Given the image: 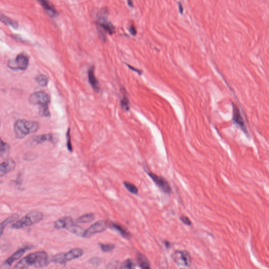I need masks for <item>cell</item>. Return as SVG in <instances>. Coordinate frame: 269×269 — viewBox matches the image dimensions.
Masks as SVG:
<instances>
[{
  "mask_svg": "<svg viewBox=\"0 0 269 269\" xmlns=\"http://www.w3.org/2000/svg\"><path fill=\"white\" fill-rule=\"evenodd\" d=\"M48 264V255L45 251H37L26 255L14 266V269H27L34 267L42 268Z\"/></svg>",
  "mask_w": 269,
  "mask_h": 269,
  "instance_id": "1",
  "label": "cell"
},
{
  "mask_svg": "<svg viewBox=\"0 0 269 269\" xmlns=\"http://www.w3.org/2000/svg\"><path fill=\"white\" fill-rule=\"evenodd\" d=\"M29 102L32 105L40 106L39 114L41 117H48L50 116V112L48 109L50 97L45 91H36L32 94L29 96Z\"/></svg>",
  "mask_w": 269,
  "mask_h": 269,
  "instance_id": "2",
  "label": "cell"
},
{
  "mask_svg": "<svg viewBox=\"0 0 269 269\" xmlns=\"http://www.w3.org/2000/svg\"><path fill=\"white\" fill-rule=\"evenodd\" d=\"M39 129V124L34 121L20 119L16 121L14 126V134L18 139H22Z\"/></svg>",
  "mask_w": 269,
  "mask_h": 269,
  "instance_id": "3",
  "label": "cell"
},
{
  "mask_svg": "<svg viewBox=\"0 0 269 269\" xmlns=\"http://www.w3.org/2000/svg\"><path fill=\"white\" fill-rule=\"evenodd\" d=\"M43 214L38 211H32L12 224L11 228L13 229H20L33 226L40 223L43 219Z\"/></svg>",
  "mask_w": 269,
  "mask_h": 269,
  "instance_id": "4",
  "label": "cell"
},
{
  "mask_svg": "<svg viewBox=\"0 0 269 269\" xmlns=\"http://www.w3.org/2000/svg\"><path fill=\"white\" fill-rule=\"evenodd\" d=\"M84 251L81 248H74L66 253H60L54 255L51 262L56 264H64L68 261L78 259L84 254Z\"/></svg>",
  "mask_w": 269,
  "mask_h": 269,
  "instance_id": "5",
  "label": "cell"
},
{
  "mask_svg": "<svg viewBox=\"0 0 269 269\" xmlns=\"http://www.w3.org/2000/svg\"><path fill=\"white\" fill-rule=\"evenodd\" d=\"M108 12L107 9H102L100 10L97 14V21L101 30L100 33L101 38H103V31L107 32L110 34H112L115 32V28L111 22H109L108 19Z\"/></svg>",
  "mask_w": 269,
  "mask_h": 269,
  "instance_id": "6",
  "label": "cell"
},
{
  "mask_svg": "<svg viewBox=\"0 0 269 269\" xmlns=\"http://www.w3.org/2000/svg\"><path fill=\"white\" fill-rule=\"evenodd\" d=\"M172 258L177 265L182 267H190L192 258L189 252L184 250L176 251L172 255Z\"/></svg>",
  "mask_w": 269,
  "mask_h": 269,
  "instance_id": "7",
  "label": "cell"
},
{
  "mask_svg": "<svg viewBox=\"0 0 269 269\" xmlns=\"http://www.w3.org/2000/svg\"><path fill=\"white\" fill-rule=\"evenodd\" d=\"M29 63V60L25 54H19L15 59L9 60L7 66L12 70L24 71L27 68Z\"/></svg>",
  "mask_w": 269,
  "mask_h": 269,
  "instance_id": "8",
  "label": "cell"
},
{
  "mask_svg": "<svg viewBox=\"0 0 269 269\" xmlns=\"http://www.w3.org/2000/svg\"><path fill=\"white\" fill-rule=\"evenodd\" d=\"M108 224L104 220H99L91 224L90 227L85 230L83 238H89L97 233H101L105 231Z\"/></svg>",
  "mask_w": 269,
  "mask_h": 269,
  "instance_id": "9",
  "label": "cell"
},
{
  "mask_svg": "<svg viewBox=\"0 0 269 269\" xmlns=\"http://www.w3.org/2000/svg\"><path fill=\"white\" fill-rule=\"evenodd\" d=\"M150 178L152 180L157 187L164 193L166 194H170L172 192V189L169 183L162 177L158 176L154 173L149 172L148 173Z\"/></svg>",
  "mask_w": 269,
  "mask_h": 269,
  "instance_id": "10",
  "label": "cell"
},
{
  "mask_svg": "<svg viewBox=\"0 0 269 269\" xmlns=\"http://www.w3.org/2000/svg\"><path fill=\"white\" fill-rule=\"evenodd\" d=\"M232 107H233L232 120L233 123L240 128L242 131H243L247 136H249L248 131L247 130V127L245 126L243 117L240 112V109L235 103H232Z\"/></svg>",
  "mask_w": 269,
  "mask_h": 269,
  "instance_id": "11",
  "label": "cell"
},
{
  "mask_svg": "<svg viewBox=\"0 0 269 269\" xmlns=\"http://www.w3.org/2000/svg\"><path fill=\"white\" fill-rule=\"evenodd\" d=\"M31 249V247L30 246H25L23 248L20 249L19 250H17L15 252H14L12 255H11L9 258H7L3 262L2 266H3L4 267H10L13 263L18 260L20 258H21V257H22L23 255L25 254V252Z\"/></svg>",
  "mask_w": 269,
  "mask_h": 269,
  "instance_id": "12",
  "label": "cell"
},
{
  "mask_svg": "<svg viewBox=\"0 0 269 269\" xmlns=\"http://www.w3.org/2000/svg\"><path fill=\"white\" fill-rule=\"evenodd\" d=\"M16 164L15 161L11 158L7 159V160L2 162L0 165V176L3 177L6 176L15 168Z\"/></svg>",
  "mask_w": 269,
  "mask_h": 269,
  "instance_id": "13",
  "label": "cell"
},
{
  "mask_svg": "<svg viewBox=\"0 0 269 269\" xmlns=\"http://www.w3.org/2000/svg\"><path fill=\"white\" fill-rule=\"evenodd\" d=\"M74 224L72 218L71 217H64L57 220L54 223V228L56 229H69Z\"/></svg>",
  "mask_w": 269,
  "mask_h": 269,
  "instance_id": "14",
  "label": "cell"
},
{
  "mask_svg": "<svg viewBox=\"0 0 269 269\" xmlns=\"http://www.w3.org/2000/svg\"><path fill=\"white\" fill-rule=\"evenodd\" d=\"M32 139V141L35 144H40L45 142L55 143L57 140V137L56 136L55 134H52L37 135L33 137Z\"/></svg>",
  "mask_w": 269,
  "mask_h": 269,
  "instance_id": "15",
  "label": "cell"
},
{
  "mask_svg": "<svg viewBox=\"0 0 269 269\" xmlns=\"http://www.w3.org/2000/svg\"><path fill=\"white\" fill-rule=\"evenodd\" d=\"M108 226L112 229L117 232L118 233H119L124 238L129 239L131 237V235L130 232L124 227L121 226V224L115 223H109Z\"/></svg>",
  "mask_w": 269,
  "mask_h": 269,
  "instance_id": "16",
  "label": "cell"
},
{
  "mask_svg": "<svg viewBox=\"0 0 269 269\" xmlns=\"http://www.w3.org/2000/svg\"><path fill=\"white\" fill-rule=\"evenodd\" d=\"M41 4L42 7H43L47 14L50 17H54L56 16L57 12L52 3L48 1V0H37Z\"/></svg>",
  "mask_w": 269,
  "mask_h": 269,
  "instance_id": "17",
  "label": "cell"
},
{
  "mask_svg": "<svg viewBox=\"0 0 269 269\" xmlns=\"http://www.w3.org/2000/svg\"><path fill=\"white\" fill-rule=\"evenodd\" d=\"M88 80L89 83L96 92H99V82L95 76L94 67H90L88 71Z\"/></svg>",
  "mask_w": 269,
  "mask_h": 269,
  "instance_id": "18",
  "label": "cell"
},
{
  "mask_svg": "<svg viewBox=\"0 0 269 269\" xmlns=\"http://www.w3.org/2000/svg\"><path fill=\"white\" fill-rule=\"evenodd\" d=\"M19 216L17 214H12L11 216H10L9 217L7 218V219H5L4 221H3L0 225V232H1V236H2L4 230L5 229V228L7 227V226L10 223H13L15 221L19 219Z\"/></svg>",
  "mask_w": 269,
  "mask_h": 269,
  "instance_id": "19",
  "label": "cell"
},
{
  "mask_svg": "<svg viewBox=\"0 0 269 269\" xmlns=\"http://www.w3.org/2000/svg\"><path fill=\"white\" fill-rule=\"evenodd\" d=\"M137 260L138 265L142 269H150V262L143 254L138 253L137 255Z\"/></svg>",
  "mask_w": 269,
  "mask_h": 269,
  "instance_id": "20",
  "label": "cell"
},
{
  "mask_svg": "<svg viewBox=\"0 0 269 269\" xmlns=\"http://www.w3.org/2000/svg\"><path fill=\"white\" fill-rule=\"evenodd\" d=\"M95 219V216L93 213H88L79 217L76 219L75 222L77 223H91Z\"/></svg>",
  "mask_w": 269,
  "mask_h": 269,
  "instance_id": "21",
  "label": "cell"
},
{
  "mask_svg": "<svg viewBox=\"0 0 269 269\" xmlns=\"http://www.w3.org/2000/svg\"><path fill=\"white\" fill-rule=\"evenodd\" d=\"M1 20L2 22H3L4 23H5V24H7V25L11 26L12 28L15 29L18 28V23H17V22L11 19L10 18L7 17L6 16L3 15V14H1Z\"/></svg>",
  "mask_w": 269,
  "mask_h": 269,
  "instance_id": "22",
  "label": "cell"
},
{
  "mask_svg": "<svg viewBox=\"0 0 269 269\" xmlns=\"http://www.w3.org/2000/svg\"><path fill=\"white\" fill-rule=\"evenodd\" d=\"M9 151H10V146H9V144L4 142L3 140H1V152H0L1 157L2 158L3 157H7V155L9 154Z\"/></svg>",
  "mask_w": 269,
  "mask_h": 269,
  "instance_id": "23",
  "label": "cell"
},
{
  "mask_svg": "<svg viewBox=\"0 0 269 269\" xmlns=\"http://www.w3.org/2000/svg\"><path fill=\"white\" fill-rule=\"evenodd\" d=\"M36 82L41 86H46L48 84V78L47 76L45 75L41 74L38 75L35 78Z\"/></svg>",
  "mask_w": 269,
  "mask_h": 269,
  "instance_id": "24",
  "label": "cell"
},
{
  "mask_svg": "<svg viewBox=\"0 0 269 269\" xmlns=\"http://www.w3.org/2000/svg\"><path fill=\"white\" fill-rule=\"evenodd\" d=\"M123 183H124V185L125 187V188L130 193L134 194V195H136V194L138 193V188H137V187L135 185H134L133 183H129V182H127V181H125Z\"/></svg>",
  "mask_w": 269,
  "mask_h": 269,
  "instance_id": "25",
  "label": "cell"
},
{
  "mask_svg": "<svg viewBox=\"0 0 269 269\" xmlns=\"http://www.w3.org/2000/svg\"><path fill=\"white\" fill-rule=\"evenodd\" d=\"M134 262L131 259H127L121 264L120 266L121 269H133L135 267Z\"/></svg>",
  "mask_w": 269,
  "mask_h": 269,
  "instance_id": "26",
  "label": "cell"
},
{
  "mask_svg": "<svg viewBox=\"0 0 269 269\" xmlns=\"http://www.w3.org/2000/svg\"><path fill=\"white\" fill-rule=\"evenodd\" d=\"M99 245L102 251L104 252H111L115 249V245L112 244H104V243H99Z\"/></svg>",
  "mask_w": 269,
  "mask_h": 269,
  "instance_id": "27",
  "label": "cell"
},
{
  "mask_svg": "<svg viewBox=\"0 0 269 269\" xmlns=\"http://www.w3.org/2000/svg\"><path fill=\"white\" fill-rule=\"evenodd\" d=\"M121 105L122 108L124 109H125V111H128L129 109V108H130V106H129V100L128 99L127 97L125 95H124L123 99H122V100L121 101Z\"/></svg>",
  "mask_w": 269,
  "mask_h": 269,
  "instance_id": "28",
  "label": "cell"
},
{
  "mask_svg": "<svg viewBox=\"0 0 269 269\" xmlns=\"http://www.w3.org/2000/svg\"><path fill=\"white\" fill-rule=\"evenodd\" d=\"M66 139H67V147L68 150L69 152H72L73 151L72 145L71 143V135H70V130H67L66 133Z\"/></svg>",
  "mask_w": 269,
  "mask_h": 269,
  "instance_id": "29",
  "label": "cell"
},
{
  "mask_svg": "<svg viewBox=\"0 0 269 269\" xmlns=\"http://www.w3.org/2000/svg\"><path fill=\"white\" fill-rule=\"evenodd\" d=\"M90 263L92 266L97 267L99 266V264H100L101 260L99 258H92L91 259H90Z\"/></svg>",
  "mask_w": 269,
  "mask_h": 269,
  "instance_id": "30",
  "label": "cell"
},
{
  "mask_svg": "<svg viewBox=\"0 0 269 269\" xmlns=\"http://www.w3.org/2000/svg\"><path fill=\"white\" fill-rule=\"evenodd\" d=\"M180 219L184 224L187 226H190L192 224V222L187 217L185 216H182L180 217Z\"/></svg>",
  "mask_w": 269,
  "mask_h": 269,
  "instance_id": "31",
  "label": "cell"
},
{
  "mask_svg": "<svg viewBox=\"0 0 269 269\" xmlns=\"http://www.w3.org/2000/svg\"><path fill=\"white\" fill-rule=\"evenodd\" d=\"M130 32L133 35H135L136 34L137 31L136 28H134V25H131L130 29Z\"/></svg>",
  "mask_w": 269,
  "mask_h": 269,
  "instance_id": "32",
  "label": "cell"
},
{
  "mask_svg": "<svg viewBox=\"0 0 269 269\" xmlns=\"http://www.w3.org/2000/svg\"><path fill=\"white\" fill-rule=\"evenodd\" d=\"M179 12L181 14H183V6L181 4V3L179 2Z\"/></svg>",
  "mask_w": 269,
  "mask_h": 269,
  "instance_id": "33",
  "label": "cell"
}]
</instances>
